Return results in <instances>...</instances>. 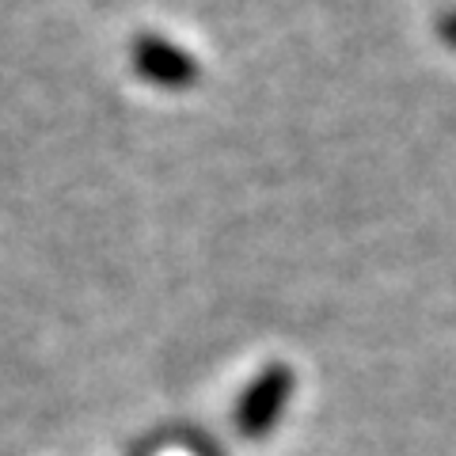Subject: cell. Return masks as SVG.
<instances>
[{
    "label": "cell",
    "instance_id": "1",
    "mask_svg": "<svg viewBox=\"0 0 456 456\" xmlns=\"http://www.w3.org/2000/svg\"><path fill=\"white\" fill-rule=\"evenodd\" d=\"M134 73L145 84H156V88L183 92L198 84L202 69H198V57L191 50H183L160 35H141L134 42Z\"/></svg>",
    "mask_w": 456,
    "mask_h": 456
},
{
    "label": "cell",
    "instance_id": "2",
    "mask_svg": "<svg viewBox=\"0 0 456 456\" xmlns=\"http://www.w3.org/2000/svg\"><path fill=\"white\" fill-rule=\"evenodd\" d=\"M289 392H293V373L285 365L266 369L248 388L244 403H240V430L248 434H263L274 426V419L281 415V407L289 403Z\"/></svg>",
    "mask_w": 456,
    "mask_h": 456
},
{
    "label": "cell",
    "instance_id": "3",
    "mask_svg": "<svg viewBox=\"0 0 456 456\" xmlns=\"http://www.w3.org/2000/svg\"><path fill=\"white\" fill-rule=\"evenodd\" d=\"M441 38H445L449 46H456V12H452V16L441 20Z\"/></svg>",
    "mask_w": 456,
    "mask_h": 456
}]
</instances>
